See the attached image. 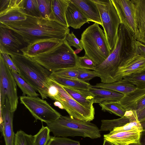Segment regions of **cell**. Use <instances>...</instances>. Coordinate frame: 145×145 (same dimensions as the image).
Listing matches in <instances>:
<instances>
[{
    "label": "cell",
    "instance_id": "24",
    "mask_svg": "<svg viewBox=\"0 0 145 145\" xmlns=\"http://www.w3.org/2000/svg\"><path fill=\"white\" fill-rule=\"evenodd\" d=\"M145 96V88H137L134 91L124 95L118 102L126 111L134 110L137 103Z\"/></svg>",
    "mask_w": 145,
    "mask_h": 145
},
{
    "label": "cell",
    "instance_id": "10",
    "mask_svg": "<svg viewBox=\"0 0 145 145\" xmlns=\"http://www.w3.org/2000/svg\"><path fill=\"white\" fill-rule=\"evenodd\" d=\"M20 100L21 103L29 110L36 120L47 123L55 121L62 116L46 100L38 97L22 96L20 97Z\"/></svg>",
    "mask_w": 145,
    "mask_h": 145
},
{
    "label": "cell",
    "instance_id": "4",
    "mask_svg": "<svg viewBox=\"0 0 145 145\" xmlns=\"http://www.w3.org/2000/svg\"><path fill=\"white\" fill-rule=\"evenodd\" d=\"M78 57L65 39L49 50L30 58L54 73L66 69L77 68Z\"/></svg>",
    "mask_w": 145,
    "mask_h": 145
},
{
    "label": "cell",
    "instance_id": "42",
    "mask_svg": "<svg viewBox=\"0 0 145 145\" xmlns=\"http://www.w3.org/2000/svg\"><path fill=\"white\" fill-rule=\"evenodd\" d=\"M135 53L145 56V45L136 40H135Z\"/></svg>",
    "mask_w": 145,
    "mask_h": 145
},
{
    "label": "cell",
    "instance_id": "49",
    "mask_svg": "<svg viewBox=\"0 0 145 145\" xmlns=\"http://www.w3.org/2000/svg\"><path fill=\"white\" fill-rule=\"evenodd\" d=\"M103 145H114L112 142L106 140H104Z\"/></svg>",
    "mask_w": 145,
    "mask_h": 145
},
{
    "label": "cell",
    "instance_id": "20",
    "mask_svg": "<svg viewBox=\"0 0 145 145\" xmlns=\"http://www.w3.org/2000/svg\"><path fill=\"white\" fill-rule=\"evenodd\" d=\"M89 91L94 96L93 103H101L105 102L119 101L124 95L106 89L94 87L91 85Z\"/></svg>",
    "mask_w": 145,
    "mask_h": 145
},
{
    "label": "cell",
    "instance_id": "1",
    "mask_svg": "<svg viewBox=\"0 0 145 145\" xmlns=\"http://www.w3.org/2000/svg\"><path fill=\"white\" fill-rule=\"evenodd\" d=\"M1 24L15 32L28 45L44 40L63 41L70 31L55 20L28 15L24 21Z\"/></svg>",
    "mask_w": 145,
    "mask_h": 145
},
{
    "label": "cell",
    "instance_id": "21",
    "mask_svg": "<svg viewBox=\"0 0 145 145\" xmlns=\"http://www.w3.org/2000/svg\"><path fill=\"white\" fill-rule=\"evenodd\" d=\"M135 8L138 35L136 40L145 45V0H132Z\"/></svg>",
    "mask_w": 145,
    "mask_h": 145
},
{
    "label": "cell",
    "instance_id": "31",
    "mask_svg": "<svg viewBox=\"0 0 145 145\" xmlns=\"http://www.w3.org/2000/svg\"><path fill=\"white\" fill-rule=\"evenodd\" d=\"M52 0H37V1L41 17L56 20L52 9Z\"/></svg>",
    "mask_w": 145,
    "mask_h": 145
},
{
    "label": "cell",
    "instance_id": "50",
    "mask_svg": "<svg viewBox=\"0 0 145 145\" xmlns=\"http://www.w3.org/2000/svg\"><path fill=\"white\" fill-rule=\"evenodd\" d=\"M82 50L81 49H77L75 51H74V52L76 54L80 52Z\"/></svg>",
    "mask_w": 145,
    "mask_h": 145
},
{
    "label": "cell",
    "instance_id": "51",
    "mask_svg": "<svg viewBox=\"0 0 145 145\" xmlns=\"http://www.w3.org/2000/svg\"><path fill=\"white\" fill-rule=\"evenodd\" d=\"M128 145H140V144H139L138 143H133V144H130Z\"/></svg>",
    "mask_w": 145,
    "mask_h": 145
},
{
    "label": "cell",
    "instance_id": "34",
    "mask_svg": "<svg viewBox=\"0 0 145 145\" xmlns=\"http://www.w3.org/2000/svg\"><path fill=\"white\" fill-rule=\"evenodd\" d=\"M15 145H35L33 137L20 130L15 134Z\"/></svg>",
    "mask_w": 145,
    "mask_h": 145
},
{
    "label": "cell",
    "instance_id": "9",
    "mask_svg": "<svg viewBox=\"0 0 145 145\" xmlns=\"http://www.w3.org/2000/svg\"><path fill=\"white\" fill-rule=\"evenodd\" d=\"M16 83L12 71L7 66L0 54V92L1 106L5 104L6 97L9 100L10 111L14 112L18 104Z\"/></svg>",
    "mask_w": 145,
    "mask_h": 145
},
{
    "label": "cell",
    "instance_id": "41",
    "mask_svg": "<svg viewBox=\"0 0 145 145\" xmlns=\"http://www.w3.org/2000/svg\"><path fill=\"white\" fill-rule=\"evenodd\" d=\"M4 61L8 67L12 71L18 73V69L9 55L7 53H1Z\"/></svg>",
    "mask_w": 145,
    "mask_h": 145
},
{
    "label": "cell",
    "instance_id": "3",
    "mask_svg": "<svg viewBox=\"0 0 145 145\" xmlns=\"http://www.w3.org/2000/svg\"><path fill=\"white\" fill-rule=\"evenodd\" d=\"M20 76L40 94L42 99L48 97L52 72L35 61L23 54L10 55Z\"/></svg>",
    "mask_w": 145,
    "mask_h": 145
},
{
    "label": "cell",
    "instance_id": "48",
    "mask_svg": "<svg viewBox=\"0 0 145 145\" xmlns=\"http://www.w3.org/2000/svg\"><path fill=\"white\" fill-rule=\"evenodd\" d=\"M142 129V131H145V118L139 121Z\"/></svg>",
    "mask_w": 145,
    "mask_h": 145
},
{
    "label": "cell",
    "instance_id": "28",
    "mask_svg": "<svg viewBox=\"0 0 145 145\" xmlns=\"http://www.w3.org/2000/svg\"><path fill=\"white\" fill-rule=\"evenodd\" d=\"M129 121L128 113L126 111L124 116L120 118L111 120H102L100 130V131H111L114 128L123 126Z\"/></svg>",
    "mask_w": 145,
    "mask_h": 145
},
{
    "label": "cell",
    "instance_id": "27",
    "mask_svg": "<svg viewBox=\"0 0 145 145\" xmlns=\"http://www.w3.org/2000/svg\"><path fill=\"white\" fill-rule=\"evenodd\" d=\"M127 111L129 114V122L123 126L114 128L110 133L134 130H139L141 131H142V127L138 119L136 111L134 110Z\"/></svg>",
    "mask_w": 145,
    "mask_h": 145
},
{
    "label": "cell",
    "instance_id": "16",
    "mask_svg": "<svg viewBox=\"0 0 145 145\" xmlns=\"http://www.w3.org/2000/svg\"><path fill=\"white\" fill-rule=\"evenodd\" d=\"M141 132L134 130L109 133L104 135V139L114 145H128L138 142Z\"/></svg>",
    "mask_w": 145,
    "mask_h": 145
},
{
    "label": "cell",
    "instance_id": "36",
    "mask_svg": "<svg viewBox=\"0 0 145 145\" xmlns=\"http://www.w3.org/2000/svg\"><path fill=\"white\" fill-rule=\"evenodd\" d=\"M47 145H81L79 141L65 137L51 136Z\"/></svg>",
    "mask_w": 145,
    "mask_h": 145
},
{
    "label": "cell",
    "instance_id": "47",
    "mask_svg": "<svg viewBox=\"0 0 145 145\" xmlns=\"http://www.w3.org/2000/svg\"><path fill=\"white\" fill-rule=\"evenodd\" d=\"M54 104L55 106L58 107L61 109H64L62 104L59 101H56L54 103Z\"/></svg>",
    "mask_w": 145,
    "mask_h": 145
},
{
    "label": "cell",
    "instance_id": "37",
    "mask_svg": "<svg viewBox=\"0 0 145 145\" xmlns=\"http://www.w3.org/2000/svg\"><path fill=\"white\" fill-rule=\"evenodd\" d=\"M96 66L93 61L87 56L78 57L77 68H81L94 71Z\"/></svg>",
    "mask_w": 145,
    "mask_h": 145
},
{
    "label": "cell",
    "instance_id": "38",
    "mask_svg": "<svg viewBox=\"0 0 145 145\" xmlns=\"http://www.w3.org/2000/svg\"><path fill=\"white\" fill-rule=\"evenodd\" d=\"M78 74L77 79L87 82L93 78L98 76L94 71H90L85 69L77 68Z\"/></svg>",
    "mask_w": 145,
    "mask_h": 145
},
{
    "label": "cell",
    "instance_id": "17",
    "mask_svg": "<svg viewBox=\"0 0 145 145\" xmlns=\"http://www.w3.org/2000/svg\"><path fill=\"white\" fill-rule=\"evenodd\" d=\"M66 21L69 27L80 29L84 24L89 21L80 9L69 0L65 14Z\"/></svg>",
    "mask_w": 145,
    "mask_h": 145
},
{
    "label": "cell",
    "instance_id": "14",
    "mask_svg": "<svg viewBox=\"0 0 145 145\" xmlns=\"http://www.w3.org/2000/svg\"><path fill=\"white\" fill-rule=\"evenodd\" d=\"M14 112L11 111L9 102L6 98L5 103L1 107L2 131L5 145H15V134L13 129Z\"/></svg>",
    "mask_w": 145,
    "mask_h": 145
},
{
    "label": "cell",
    "instance_id": "26",
    "mask_svg": "<svg viewBox=\"0 0 145 145\" xmlns=\"http://www.w3.org/2000/svg\"><path fill=\"white\" fill-rule=\"evenodd\" d=\"M69 0H52V7L56 20L69 27L65 14Z\"/></svg>",
    "mask_w": 145,
    "mask_h": 145
},
{
    "label": "cell",
    "instance_id": "23",
    "mask_svg": "<svg viewBox=\"0 0 145 145\" xmlns=\"http://www.w3.org/2000/svg\"><path fill=\"white\" fill-rule=\"evenodd\" d=\"M93 86L96 88L113 90L124 95L137 88L135 85L123 78L113 83L105 84L101 82L97 83Z\"/></svg>",
    "mask_w": 145,
    "mask_h": 145
},
{
    "label": "cell",
    "instance_id": "33",
    "mask_svg": "<svg viewBox=\"0 0 145 145\" xmlns=\"http://www.w3.org/2000/svg\"><path fill=\"white\" fill-rule=\"evenodd\" d=\"M50 132L47 126L45 127L42 125L39 132L33 136L35 145H47L50 138Z\"/></svg>",
    "mask_w": 145,
    "mask_h": 145
},
{
    "label": "cell",
    "instance_id": "32",
    "mask_svg": "<svg viewBox=\"0 0 145 145\" xmlns=\"http://www.w3.org/2000/svg\"><path fill=\"white\" fill-rule=\"evenodd\" d=\"M123 78L132 83L137 88H145V69L140 72L128 75Z\"/></svg>",
    "mask_w": 145,
    "mask_h": 145
},
{
    "label": "cell",
    "instance_id": "35",
    "mask_svg": "<svg viewBox=\"0 0 145 145\" xmlns=\"http://www.w3.org/2000/svg\"><path fill=\"white\" fill-rule=\"evenodd\" d=\"M24 8L27 15L41 17L37 0H24Z\"/></svg>",
    "mask_w": 145,
    "mask_h": 145
},
{
    "label": "cell",
    "instance_id": "30",
    "mask_svg": "<svg viewBox=\"0 0 145 145\" xmlns=\"http://www.w3.org/2000/svg\"><path fill=\"white\" fill-rule=\"evenodd\" d=\"M99 105L102 110L112 113L121 117L124 116L126 111L117 101L105 102Z\"/></svg>",
    "mask_w": 145,
    "mask_h": 145
},
{
    "label": "cell",
    "instance_id": "44",
    "mask_svg": "<svg viewBox=\"0 0 145 145\" xmlns=\"http://www.w3.org/2000/svg\"><path fill=\"white\" fill-rule=\"evenodd\" d=\"M10 0H0V12L5 10L8 7Z\"/></svg>",
    "mask_w": 145,
    "mask_h": 145
},
{
    "label": "cell",
    "instance_id": "39",
    "mask_svg": "<svg viewBox=\"0 0 145 145\" xmlns=\"http://www.w3.org/2000/svg\"><path fill=\"white\" fill-rule=\"evenodd\" d=\"M65 39L70 46L82 50L83 49L81 42L76 38L72 32L70 33H69L67 35Z\"/></svg>",
    "mask_w": 145,
    "mask_h": 145
},
{
    "label": "cell",
    "instance_id": "2",
    "mask_svg": "<svg viewBox=\"0 0 145 145\" xmlns=\"http://www.w3.org/2000/svg\"><path fill=\"white\" fill-rule=\"evenodd\" d=\"M135 40L129 30L120 24L118 38L113 50L107 59L96 66L94 70L102 83L116 82V75L119 67L135 54Z\"/></svg>",
    "mask_w": 145,
    "mask_h": 145
},
{
    "label": "cell",
    "instance_id": "22",
    "mask_svg": "<svg viewBox=\"0 0 145 145\" xmlns=\"http://www.w3.org/2000/svg\"><path fill=\"white\" fill-rule=\"evenodd\" d=\"M61 86L68 94L79 104L86 107L93 106L94 96L89 90L74 89Z\"/></svg>",
    "mask_w": 145,
    "mask_h": 145
},
{
    "label": "cell",
    "instance_id": "19",
    "mask_svg": "<svg viewBox=\"0 0 145 145\" xmlns=\"http://www.w3.org/2000/svg\"><path fill=\"white\" fill-rule=\"evenodd\" d=\"M61 42L55 40L40 41L28 45L21 51L23 54L31 58L49 50Z\"/></svg>",
    "mask_w": 145,
    "mask_h": 145
},
{
    "label": "cell",
    "instance_id": "15",
    "mask_svg": "<svg viewBox=\"0 0 145 145\" xmlns=\"http://www.w3.org/2000/svg\"><path fill=\"white\" fill-rule=\"evenodd\" d=\"M145 69V56L134 54L118 69L116 81L128 75L140 72Z\"/></svg>",
    "mask_w": 145,
    "mask_h": 145
},
{
    "label": "cell",
    "instance_id": "8",
    "mask_svg": "<svg viewBox=\"0 0 145 145\" xmlns=\"http://www.w3.org/2000/svg\"><path fill=\"white\" fill-rule=\"evenodd\" d=\"M51 82L57 88L58 91L52 99L60 102L63 109L72 118L90 121L94 118V107H88L79 104L71 97L62 86L51 78Z\"/></svg>",
    "mask_w": 145,
    "mask_h": 145
},
{
    "label": "cell",
    "instance_id": "43",
    "mask_svg": "<svg viewBox=\"0 0 145 145\" xmlns=\"http://www.w3.org/2000/svg\"><path fill=\"white\" fill-rule=\"evenodd\" d=\"M145 107V96L137 104L134 109L136 111L139 110Z\"/></svg>",
    "mask_w": 145,
    "mask_h": 145
},
{
    "label": "cell",
    "instance_id": "6",
    "mask_svg": "<svg viewBox=\"0 0 145 145\" xmlns=\"http://www.w3.org/2000/svg\"><path fill=\"white\" fill-rule=\"evenodd\" d=\"M103 32L99 24L94 23L81 35L80 40L85 55L91 59L96 66L103 62L111 53Z\"/></svg>",
    "mask_w": 145,
    "mask_h": 145
},
{
    "label": "cell",
    "instance_id": "46",
    "mask_svg": "<svg viewBox=\"0 0 145 145\" xmlns=\"http://www.w3.org/2000/svg\"><path fill=\"white\" fill-rule=\"evenodd\" d=\"M138 143L140 145H145V131L141 132Z\"/></svg>",
    "mask_w": 145,
    "mask_h": 145
},
{
    "label": "cell",
    "instance_id": "5",
    "mask_svg": "<svg viewBox=\"0 0 145 145\" xmlns=\"http://www.w3.org/2000/svg\"><path fill=\"white\" fill-rule=\"evenodd\" d=\"M55 136L67 137L81 136L94 139L100 138V129L89 121L63 116L55 121L46 123Z\"/></svg>",
    "mask_w": 145,
    "mask_h": 145
},
{
    "label": "cell",
    "instance_id": "13",
    "mask_svg": "<svg viewBox=\"0 0 145 145\" xmlns=\"http://www.w3.org/2000/svg\"><path fill=\"white\" fill-rule=\"evenodd\" d=\"M24 0H10L7 8L0 12V23L20 22L25 20L27 14L24 8Z\"/></svg>",
    "mask_w": 145,
    "mask_h": 145
},
{
    "label": "cell",
    "instance_id": "11",
    "mask_svg": "<svg viewBox=\"0 0 145 145\" xmlns=\"http://www.w3.org/2000/svg\"><path fill=\"white\" fill-rule=\"evenodd\" d=\"M111 1L119 16L120 24L123 25L136 40L138 31L135 6L133 0Z\"/></svg>",
    "mask_w": 145,
    "mask_h": 145
},
{
    "label": "cell",
    "instance_id": "18",
    "mask_svg": "<svg viewBox=\"0 0 145 145\" xmlns=\"http://www.w3.org/2000/svg\"><path fill=\"white\" fill-rule=\"evenodd\" d=\"M81 10L89 21L102 26L101 20L98 8L92 0H70Z\"/></svg>",
    "mask_w": 145,
    "mask_h": 145
},
{
    "label": "cell",
    "instance_id": "45",
    "mask_svg": "<svg viewBox=\"0 0 145 145\" xmlns=\"http://www.w3.org/2000/svg\"><path fill=\"white\" fill-rule=\"evenodd\" d=\"M136 112L139 121L145 118V107Z\"/></svg>",
    "mask_w": 145,
    "mask_h": 145
},
{
    "label": "cell",
    "instance_id": "25",
    "mask_svg": "<svg viewBox=\"0 0 145 145\" xmlns=\"http://www.w3.org/2000/svg\"><path fill=\"white\" fill-rule=\"evenodd\" d=\"M50 78L61 85L74 89L89 90L91 86L89 83L78 79L58 75L52 73Z\"/></svg>",
    "mask_w": 145,
    "mask_h": 145
},
{
    "label": "cell",
    "instance_id": "7",
    "mask_svg": "<svg viewBox=\"0 0 145 145\" xmlns=\"http://www.w3.org/2000/svg\"><path fill=\"white\" fill-rule=\"evenodd\" d=\"M99 12L110 50H113L118 37L120 20L111 0H92Z\"/></svg>",
    "mask_w": 145,
    "mask_h": 145
},
{
    "label": "cell",
    "instance_id": "29",
    "mask_svg": "<svg viewBox=\"0 0 145 145\" xmlns=\"http://www.w3.org/2000/svg\"><path fill=\"white\" fill-rule=\"evenodd\" d=\"M17 84L21 89L24 95L31 97H37L39 95L35 90L25 81L17 72L12 71Z\"/></svg>",
    "mask_w": 145,
    "mask_h": 145
},
{
    "label": "cell",
    "instance_id": "40",
    "mask_svg": "<svg viewBox=\"0 0 145 145\" xmlns=\"http://www.w3.org/2000/svg\"><path fill=\"white\" fill-rule=\"evenodd\" d=\"M53 73L61 76L75 79H77L78 74L77 68L66 69Z\"/></svg>",
    "mask_w": 145,
    "mask_h": 145
},
{
    "label": "cell",
    "instance_id": "12",
    "mask_svg": "<svg viewBox=\"0 0 145 145\" xmlns=\"http://www.w3.org/2000/svg\"><path fill=\"white\" fill-rule=\"evenodd\" d=\"M28 46L12 29L0 23V51L9 55L22 54L21 50Z\"/></svg>",
    "mask_w": 145,
    "mask_h": 145
}]
</instances>
